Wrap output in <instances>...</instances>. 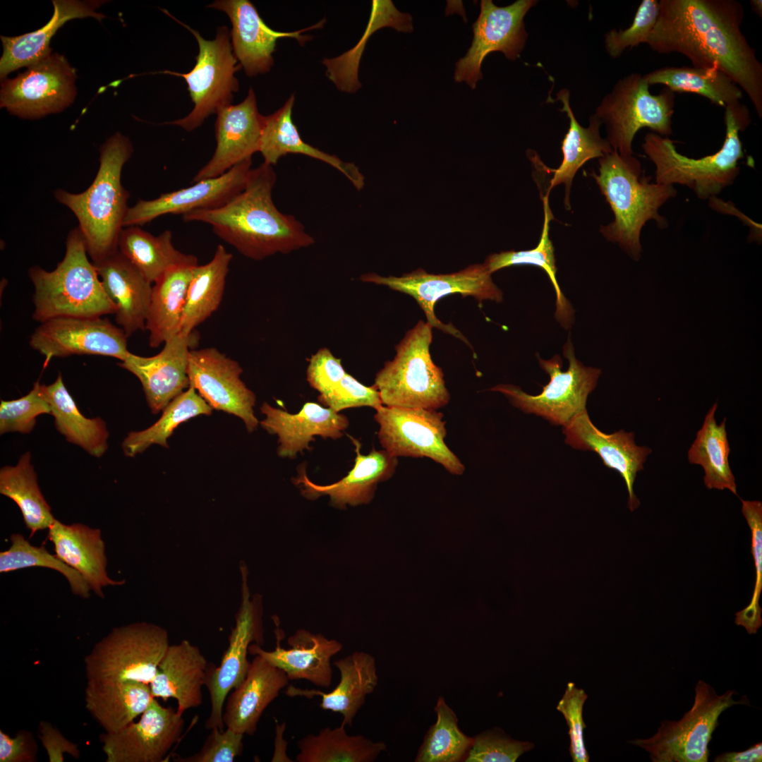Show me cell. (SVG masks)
Returning <instances> with one entry per match:
<instances>
[{
	"mask_svg": "<svg viewBox=\"0 0 762 762\" xmlns=\"http://www.w3.org/2000/svg\"><path fill=\"white\" fill-rule=\"evenodd\" d=\"M208 7L222 11L229 16L232 25L230 35L233 52L250 77L270 71L274 63L272 54L279 39L291 37L305 43L310 37L301 33L321 28L325 22L322 20L298 31L279 32L265 24L255 6L248 0L215 1Z\"/></svg>",
	"mask_w": 762,
	"mask_h": 762,
	"instance_id": "obj_23",
	"label": "cell"
},
{
	"mask_svg": "<svg viewBox=\"0 0 762 762\" xmlns=\"http://www.w3.org/2000/svg\"><path fill=\"white\" fill-rule=\"evenodd\" d=\"M133 151L127 137L114 133L100 148L99 167L87 189L80 193L62 189L54 192L56 200L69 208L78 219L92 262L118 250L119 236L129 208V193L122 186L121 172Z\"/></svg>",
	"mask_w": 762,
	"mask_h": 762,
	"instance_id": "obj_3",
	"label": "cell"
},
{
	"mask_svg": "<svg viewBox=\"0 0 762 762\" xmlns=\"http://www.w3.org/2000/svg\"><path fill=\"white\" fill-rule=\"evenodd\" d=\"M38 746L30 732L19 730L14 737L0 730V762H34Z\"/></svg>",
	"mask_w": 762,
	"mask_h": 762,
	"instance_id": "obj_58",
	"label": "cell"
},
{
	"mask_svg": "<svg viewBox=\"0 0 762 762\" xmlns=\"http://www.w3.org/2000/svg\"><path fill=\"white\" fill-rule=\"evenodd\" d=\"M265 418L260 425L271 435L278 436V455L294 459L298 452L310 449L314 436L336 440L349 426L348 418L330 408L315 402H306L297 413H290L264 402L260 407Z\"/></svg>",
	"mask_w": 762,
	"mask_h": 762,
	"instance_id": "obj_27",
	"label": "cell"
},
{
	"mask_svg": "<svg viewBox=\"0 0 762 762\" xmlns=\"http://www.w3.org/2000/svg\"><path fill=\"white\" fill-rule=\"evenodd\" d=\"M213 665L188 640L169 645L150 684L152 696L164 701L176 699L181 715L200 706L203 701L202 689Z\"/></svg>",
	"mask_w": 762,
	"mask_h": 762,
	"instance_id": "obj_28",
	"label": "cell"
},
{
	"mask_svg": "<svg viewBox=\"0 0 762 762\" xmlns=\"http://www.w3.org/2000/svg\"><path fill=\"white\" fill-rule=\"evenodd\" d=\"M197 265L195 257L169 269L153 284L145 323L151 347L164 344L179 332L188 285Z\"/></svg>",
	"mask_w": 762,
	"mask_h": 762,
	"instance_id": "obj_37",
	"label": "cell"
},
{
	"mask_svg": "<svg viewBox=\"0 0 762 762\" xmlns=\"http://www.w3.org/2000/svg\"><path fill=\"white\" fill-rule=\"evenodd\" d=\"M294 100V95H291L279 109L264 117L258 151L264 163L273 166L287 154L305 155L329 164L343 174L357 190L362 189L364 176L353 163L344 162L303 140L291 117Z\"/></svg>",
	"mask_w": 762,
	"mask_h": 762,
	"instance_id": "obj_35",
	"label": "cell"
},
{
	"mask_svg": "<svg viewBox=\"0 0 762 762\" xmlns=\"http://www.w3.org/2000/svg\"><path fill=\"white\" fill-rule=\"evenodd\" d=\"M287 643L289 648L285 649L278 643L273 651L252 643L249 653L259 655L281 669L289 681L305 679L318 687L328 688L333 676L331 658L342 650L343 645L335 639L305 629L298 630Z\"/></svg>",
	"mask_w": 762,
	"mask_h": 762,
	"instance_id": "obj_30",
	"label": "cell"
},
{
	"mask_svg": "<svg viewBox=\"0 0 762 762\" xmlns=\"http://www.w3.org/2000/svg\"><path fill=\"white\" fill-rule=\"evenodd\" d=\"M320 403L336 412L349 408L369 406L375 410L382 405L380 395L373 386H365L349 373L332 389L318 397Z\"/></svg>",
	"mask_w": 762,
	"mask_h": 762,
	"instance_id": "obj_53",
	"label": "cell"
},
{
	"mask_svg": "<svg viewBox=\"0 0 762 762\" xmlns=\"http://www.w3.org/2000/svg\"><path fill=\"white\" fill-rule=\"evenodd\" d=\"M649 86L644 75L631 73L619 80L597 107L595 114L606 126L607 140L622 156L633 155L634 138L643 128L664 137L672 133L675 92L665 87L653 95Z\"/></svg>",
	"mask_w": 762,
	"mask_h": 762,
	"instance_id": "obj_8",
	"label": "cell"
},
{
	"mask_svg": "<svg viewBox=\"0 0 762 762\" xmlns=\"http://www.w3.org/2000/svg\"><path fill=\"white\" fill-rule=\"evenodd\" d=\"M251 164L249 159L219 176L194 182L188 188L161 194L153 200H139L129 207L123 226H142L165 214L183 215L221 207L243 190Z\"/></svg>",
	"mask_w": 762,
	"mask_h": 762,
	"instance_id": "obj_21",
	"label": "cell"
},
{
	"mask_svg": "<svg viewBox=\"0 0 762 762\" xmlns=\"http://www.w3.org/2000/svg\"><path fill=\"white\" fill-rule=\"evenodd\" d=\"M536 3L534 0H518L500 7L492 0H482L480 14L473 24L471 45L466 55L456 63L454 80L466 82L475 89L483 77L482 62L490 52L499 51L507 59L516 60L528 36L524 18Z\"/></svg>",
	"mask_w": 762,
	"mask_h": 762,
	"instance_id": "obj_16",
	"label": "cell"
},
{
	"mask_svg": "<svg viewBox=\"0 0 762 762\" xmlns=\"http://www.w3.org/2000/svg\"><path fill=\"white\" fill-rule=\"evenodd\" d=\"M164 11L188 29L198 44L195 64L188 73L164 72L185 79L194 104L193 109L186 116L166 123L179 126L190 132L201 126L212 114H217L220 109L231 104L234 93L238 90L235 73L241 66L233 52L227 27H219L215 38L208 40L198 31L183 23L167 11Z\"/></svg>",
	"mask_w": 762,
	"mask_h": 762,
	"instance_id": "obj_11",
	"label": "cell"
},
{
	"mask_svg": "<svg viewBox=\"0 0 762 762\" xmlns=\"http://www.w3.org/2000/svg\"><path fill=\"white\" fill-rule=\"evenodd\" d=\"M333 665L340 672V680L331 691L326 693L319 689L289 686L285 693L290 697L309 699L320 696V707L340 713L343 717L341 725L351 727L366 696L373 693L377 685L375 660L366 652L356 651L335 660Z\"/></svg>",
	"mask_w": 762,
	"mask_h": 762,
	"instance_id": "obj_32",
	"label": "cell"
},
{
	"mask_svg": "<svg viewBox=\"0 0 762 762\" xmlns=\"http://www.w3.org/2000/svg\"><path fill=\"white\" fill-rule=\"evenodd\" d=\"M212 409L191 386L172 399L162 410L159 419L150 427L133 431L124 438V454L134 457L152 445L168 447V439L181 423L200 415H210Z\"/></svg>",
	"mask_w": 762,
	"mask_h": 762,
	"instance_id": "obj_46",
	"label": "cell"
},
{
	"mask_svg": "<svg viewBox=\"0 0 762 762\" xmlns=\"http://www.w3.org/2000/svg\"><path fill=\"white\" fill-rule=\"evenodd\" d=\"M744 16L735 0H660L646 44L659 54H682L693 67L724 72L761 118L762 64L741 30Z\"/></svg>",
	"mask_w": 762,
	"mask_h": 762,
	"instance_id": "obj_1",
	"label": "cell"
},
{
	"mask_svg": "<svg viewBox=\"0 0 762 762\" xmlns=\"http://www.w3.org/2000/svg\"><path fill=\"white\" fill-rule=\"evenodd\" d=\"M485 265H471L450 274H434L419 268L400 277H383L375 273L362 274L364 282L387 286L412 296L424 312L427 322L433 327L453 335L470 346L468 339L451 323L442 322L435 314L438 300L449 294L472 296L479 302L485 300L501 302L502 291L495 284Z\"/></svg>",
	"mask_w": 762,
	"mask_h": 762,
	"instance_id": "obj_13",
	"label": "cell"
},
{
	"mask_svg": "<svg viewBox=\"0 0 762 762\" xmlns=\"http://www.w3.org/2000/svg\"><path fill=\"white\" fill-rule=\"evenodd\" d=\"M39 739L44 748L49 762H62L67 754L79 758L78 746L66 739L61 732L47 721H40L38 727Z\"/></svg>",
	"mask_w": 762,
	"mask_h": 762,
	"instance_id": "obj_59",
	"label": "cell"
},
{
	"mask_svg": "<svg viewBox=\"0 0 762 762\" xmlns=\"http://www.w3.org/2000/svg\"><path fill=\"white\" fill-rule=\"evenodd\" d=\"M586 699L587 694L584 691L569 682L557 706V710L562 713L569 727V752L574 762L589 761L583 739V730L586 726L583 720V707Z\"/></svg>",
	"mask_w": 762,
	"mask_h": 762,
	"instance_id": "obj_54",
	"label": "cell"
},
{
	"mask_svg": "<svg viewBox=\"0 0 762 762\" xmlns=\"http://www.w3.org/2000/svg\"><path fill=\"white\" fill-rule=\"evenodd\" d=\"M545 219L540 238L537 246L533 249L521 251H504L490 255L484 265L492 274L502 268L512 265H531L542 268L548 275L556 295L555 317L562 326L569 325L573 317L572 307L564 296L556 278L555 250L549 238L550 222L553 218L548 195L543 199Z\"/></svg>",
	"mask_w": 762,
	"mask_h": 762,
	"instance_id": "obj_47",
	"label": "cell"
},
{
	"mask_svg": "<svg viewBox=\"0 0 762 762\" xmlns=\"http://www.w3.org/2000/svg\"><path fill=\"white\" fill-rule=\"evenodd\" d=\"M11 540V547L0 553L1 573L32 567L52 569L66 578L74 594L85 598L89 597L90 587L86 581L56 555L50 554L42 545H32L21 534H12Z\"/></svg>",
	"mask_w": 762,
	"mask_h": 762,
	"instance_id": "obj_49",
	"label": "cell"
},
{
	"mask_svg": "<svg viewBox=\"0 0 762 762\" xmlns=\"http://www.w3.org/2000/svg\"><path fill=\"white\" fill-rule=\"evenodd\" d=\"M591 176L615 217L613 222L600 227V232L639 260L642 253L641 231L646 222L653 220L661 229L668 226L667 220L659 212L667 201L675 197V187L651 183V177L643 174L636 157L622 156L613 150L599 158L598 174L592 172Z\"/></svg>",
	"mask_w": 762,
	"mask_h": 762,
	"instance_id": "obj_4",
	"label": "cell"
},
{
	"mask_svg": "<svg viewBox=\"0 0 762 762\" xmlns=\"http://www.w3.org/2000/svg\"><path fill=\"white\" fill-rule=\"evenodd\" d=\"M350 438L356 453L351 471L332 484L320 485L308 478L303 466L300 467L298 476L292 479V482L299 485L303 496L315 500L322 495H329L330 504L341 509L346 508L347 504H368L374 497L377 484L393 476L398 464L397 457L384 449L377 451L374 448L368 454H362L360 442L351 436Z\"/></svg>",
	"mask_w": 762,
	"mask_h": 762,
	"instance_id": "obj_26",
	"label": "cell"
},
{
	"mask_svg": "<svg viewBox=\"0 0 762 762\" xmlns=\"http://www.w3.org/2000/svg\"><path fill=\"white\" fill-rule=\"evenodd\" d=\"M659 12V1L643 0L631 25L625 30H610L605 36V47L612 58L619 57L627 48L646 43Z\"/></svg>",
	"mask_w": 762,
	"mask_h": 762,
	"instance_id": "obj_52",
	"label": "cell"
},
{
	"mask_svg": "<svg viewBox=\"0 0 762 762\" xmlns=\"http://www.w3.org/2000/svg\"><path fill=\"white\" fill-rule=\"evenodd\" d=\"M41 390L58 432L91 456L101 457L108 449L109 432L104 421L100 417L87 418L80 412L61 373L52 384L41 385Z\"/></svg>",
	"mask_w": 762,
	"mask_h": 762,
	"instance_id": "obj_38",
	"label": "cell"
},
{
	"mask_svg": "<svg viewBox=\"0 0 762 762\" xmlns=\"http://www.w3.org/2000/svg\"><path fill=\"white\" fill-rule=\"evenodd\" d=\"M87 255L84 238L77 227L68 234L64 257L54 270L39 266L29 270L35 289V320L42 323L61 317L114 314L115 306Z\"/></svg>",
	"mask_w": 762,
	"mask_h": 762,
	"instance_id": "obj_6",
	"label": "cell"
},
{
	"mask_svg": "<svg viewBox=\"0 0 762 762\" xmlns=\"http://www.w3.org/2000/svg\"><path fill=\"white\" fill-rule=\"evenodd\" d=\"M565 442L573 448L597 453L604 465L617 471L624 479L628 493V506L634 511L640 502L634 492L639 471L643 470L647 456L652 452L646 446H638L633 433L620 430L606 434L591 422L586 409L572 418L564 426Z\"/></svg>",
	"mask_w": 762,
	"mask_h": 762,
	"instance_id": "obj_25",
	"label": "cell"
},
{
	"mask_svg": "<svg viewBox=\"0 0 762 762\" xmlns=\"http://www.w3.org/2000/svg\"><path fill=\"white\" fill-rule=\"evenodd\" d=\"M76 78L75 69L65 56L52 53L16 78L3 80L0 107L29 119L60 112L75 98Z\"/></svg>",
	"mask_w": 762,
	"mask_h": 762,
	"instance_id": "obj_15",
	"label": "cell"
},
{
	"mask_svg": "<svg viewBox=\"0 0 762 762\" xmlns=\"http://www.w3.org/2000/svg\"><path fill=\"white\" fill-rule=\"evenodd\" d=\"M717 403L707 413L701 428L688 452L691 464L701 465L705 471L704 483L708 489H728L737 495L734 476L728 461L730 448L725 428L726 418L718 425L715 413Z\"/></svg>",
	"mask_w": 762,
	"mask_h": 762,
	"instance_id": "obj_44",
	"label": "cell"
},
{
	"mask_svg": "<svg viewBox=\"0 0 762 762\" xmlns=\"http://www.w3.org/2000/svg\"><path fill=\"white\" fill-rule=\"evenodd\" d=\"M754 11L761 18L762 16V1L761 0H751L750 1Z\"/></svg>",
	"mask_w": 762,
	"mask_h": 762,
	"instance_id": "obj_61",
	"label": "cell"
},
{
	"mask_svg": "<svg viewBox=\"0 0 762 762\" xmlns=\"http://www.w3.org/2000/svg\"><path fill=\"white\" fill-rule=\"evenodd\" d=\"M104 1H52L54 13L44 25L31 32L19 36H1L3 53L0 59L1 80L11 72L23 67H29L49 56L52 38L67 21L75 18L92 17L101 21L105 16L97 12Z\"/></svg>",
	"mask_w": 762,
	"mask_h": 762,
	"instance_id": "obj_33",
	"label": "cell"
},
{
	"mask_svg": "<svg viewBox=\"0 0 762 762\" xmlns=\"http://www.w3.org/2000/svg\"><path fill=\"white\" fill-rule=\"evenodd\" d=\"M93 264L127 337L145 329L152 284L119 250Z\"/></svg>",
	"mask_w": 762,
	"mask_h": 762,
	"instance_id": "obj_31",
	"label": "cell"
},
{
	"mask_svg": "<svg viewBox=\"0 0 762 762\" xmlns=\"http://www.w3.org/2000/svg\"><path fill=\"white\" fill-rule=\"evenodd\" d=\"M118 250L152 284L169 269L195 257L175 248L170 230L154 236L138 226L122 229Z\"/></svg>",
	"mask_w": 762,
	"mask_h": 762,
	"instance_id": "obj_41",
	"label": "cell"
},
{
	"mask_svg": "<svg viewBox=\"0 0 762 762\" xmlns=\"http://www.w3.org/2000/svg\"><path fill=\"white\" fill-rule=\"evenodd\" d=\"M124 331L101 317H61L35 330L30 346L43 355L44 365L56 357L97 355L123 361L131 353Z\"/></svg>",
	"mask_w": 762,
	"mask_h": 762,
	"instance_id": "obj_17",
	"label": "cell"
},
{
	"mask_svg": "<svg viewBox=\"0 0 762 762\" xmlns=\"http://www.w3.org/2000/svg\"><path fill=\"white\" fill-rule=\"evenodd\" d=\"M742 512L751 531V554L756 568V583L749 603L758 604L762 590V503L741 500Z\"/></svg>",
	"mask_w": 762,
	"mask_h": 762,
	"instance_id": "obj_57",
	"label": "cell"
},
{
	"mask_svg": "<svg viewBox=\"0 0 762 762\" xmlns=\"http://www.w3.org/2000/svg\"><path fill=\"white\" fill-rule=\"evenodd\" d=\"M169 646L167 631L147 622L113 629L85 657L87 682L150 684Z\"/></svg>",
	"mask_w": 762,
	"mask_h": 762,
	"instance_id": "obj_9",
	"label": "cell"
},
{
	"mask_svg": "<svg viewBox=\"0 0 762 762\" xmlns=\"http://www.w3.org/2000/svg\"><path fill=\"white\" fill-rule=\"evenodd\" d=\"M346 372L341 360L327 348H321L312 355L307 368V380L320 394L335 387Z\"/></svg>",
	"mask_w": 762,
	"mask_h": 762,
	"instance_id": "obj_56",
	"label": "cell"
},
{
	"mask_svg": "<svg viewBox=\"0 0 762 762\" xmlns=\"http://www.w3.org/2000/svg\"><path fill=\"white\" fill-rule=\"evenodd\" d=\"M433 328L419 320L395 346L394 358L377 373L373 385L382 405L437 410L449 403L442 370L430 353Z\"/></svg>",
	"mask_w": 762,
	"mask_h": 762,
	"instance_id": "obj_7",
	"label": "cell"
},
{
	"mask_svg": "<svg viewBox=\"0 0 762 762\" xmlns=\"http://www.w3.org/2000/svg\"><path fill=\"white\" fill-rule=\"evenodd\" d=\"M374 419L384 450L393 456L427 457L453 475H462L465 466L445 442L446 422L443 414L421 408L382 405Z\"/></svg>",
	"mask_w": 762,
	"mask_h": 762,
	"instance_id": "obj_14",
	"label": "cell"
},
{
	"mask_svg": "<svg viewBox=\"0 0 762 762\" xmlns=\"http://www.w3.org/2000/svg\"><path fill=\"white\" fill-rule=\"evenodd\" d=\"M725 109V140L710 155L690 158L679 153L668 137L646 134L642 148L655 165V183L687 186L701 200L716 197L734 183L740 171L738 162L744 157L739 132L749 126L751 119L741 102Z\"/></svg>",
	"mask_w": 762,
	"mask_h": 762,
	"instance_id": "obj_5",
	"label": "cell"
},
{
	"mask_svg": "<svg viewBox=\"0 0 762 762\" xmlns=\"http://www.w3.org/2000/svg\"><path fill=\"white\" fill-rule=\"evenodd\" d=\"M434 710L435 723L430 726L415 758L416 762H465L473 744V737L459 727L454 711L442 696H439Z\"/></svg>",
	"mask_w": 762,
	"mask_h": 762,
	"instance_id": "obj_48",
	"label": "cell"
},
{
	"mask_svg": "<svg viewBox=\"0 0 762 762\" xmlns=\"http://www.w3.org/2000/svg\"><path fill=\"white\" fill-rule=\"evenodd\" d=\"M231 260L232 255L219 244L210 262L193 268L179 332H193L217 310Z\"/></svg>",
	"mask_w": 762,
	"mask_h": 762,
	"instance_id": "obj_40",
	"label": "cell"
},
{
	"mask_svg": "<svg viewBox=\"0 0 762 762\" xmlns=\"http://www.w3.org/2000/svg\"><path fill=\"white\" fill-rule=\"evenodd\" d=\"M207 737L201 749L186 757L176 756L178 762H232L243 750V734L229 728L214 727Z\"/></svg>",
	"mask_w": 762,
	"mask_h": 762,
	"instance_id": "obj_55",
	"label": "cell"
},
{
	"mask_svg": "<svg viewBox=\"0 0 762 762\" xmlns=\"http://www.w3.org/2000/svg\"><path fill=\"white\" fill-rule=\"evenodd\" d=\"M184 725L183 715L155 698L137 722L118 732L99 736L106 762H161L177 742Z\"/></svg>",
	"mask_w": 762,
	"mask_h": 762,
	"instance_id": "obj_20",
	"label": "cell"
},
{
	"mask_svg": "<svg viewBox=\"0 0 762 762\" xmlns=\"http://www.w3.org/2000/svg\"><path fill=\"white\" fill-rule=\"evenodd\" d=\"M534 745L516 740L495 727L473 737V744L465 762H514Z\"/></svg>",
	"mask_w": 762,
	"mask_h": 762,
	"instance_id": "obj_51",
	"label": "cell"
},
{
	"mask_svg": "<svg viewBox=\"0 0 762 762\" xmlns=\"http://www.w3.org/2000/svg\"><path fill=\"white\" fill-rule=\"evenodd\" d=\"M761 761V742L742 751H731L719 754L714 759L715 762H758Z\"/></svg>",
	"mask_w": 762,
	"mask_h": 762,
	"instance_id": "obj_60",
	"label": "cell"
},
{
	"mask_svg": "<svg viewBox=\"0 0 762 762\" xmlns=\"http://www.w3.org/2000/svg\"><path fill=\"white\" fill-rule=\"evenodd\" d=\"M297 762H373L386 749L383 742H373L363 735H349L345 726L325 727L317 734H308L297 742Z\"/></svg>",
	"mask_w": 762,
	"mask_h": 762,
	"instance_id": "obj_42",
	"label": "cell"
},
{
	"mask_svg": "<svg viewBox=\"0 0 762 762\" xmlns=\"http://www.w3.org/2000/svg\"><path fill=\"white\" fill-rule=\"evenodd\" d=\"M265 116L260 114L253 88L245 99L217 112V145L212 158L194 176L193 181L219 176L235 165L251 159L259 151Z\"/></svg>",
	"mask_w": 762,
	"mask_h": 762,
	"instance_id": "obj_24",
	"label": "cell"
},
{
	"mask_svg": "<svg viewBox=\"0 0 762 762\" xmlns=\"http://www.w3.org/2000/svg\"><path fill=\"white\" fill-rule=\"evenodd\" d=\"M289 682L284 671L255 655L245 679L226 697L222 715L224 726L253 735L264 710Z\"/></svg>",
	"mask_w": 762,
	"mask_h": 762,
	"instance_id": "obj_29",
	"label": "cell"
},
{
	"mask_svg": "<svg viewBox=\"0 0 762 762\" xmlns=\"http://www.w3.org/2000/svg\"><path fill=\"white\" fill-rule=\"evenodd\" d=\"M51 414L49 403L36 382L26 395L13 400H1L0 404V434L18 432L28 434L41 414Z\"/></svg>",
	"mask_w": 762,
	"mask_h": 762,
	"instance_id": "obj_50",
	"label": "cell"
},
{
	"mask_svg": "<svg viewBox=\"0 0 762 762\" xmlns=\"http://www.w3.org/2000/svg\"><path fill=\"white\" fill-rule=\"evenodd\" d=\"M0 493L17 504L26 527L31 531L30 536L49 528L54 522L51 508L38 485L30 452L23 454L16 465L0 469Z\"/></svg>",
	"mask_w": 762,
	"mask_h": 762,
	"instance_id": "obj_45",
	"label": "cell"
},
{
	"mask_svg": "<svg viewBox=\"0 0 762 762\" xmlns=\"http://www.w3.org/2000/svg\"><path fill=\"white\" fill-rule=\"evenodd\" d=\"M556 100H560L563 104L560 111L567 114L569 128L562 143L563 159L561 164L556 169H548L549 171L554 174L548 190L557 185L564 184V202L569 208L570 189L576 171L589 159L600 158L610 152L612 149L607 139L600 136V126L602 123L595 114L590 117L589 126L585 128L579 123L570 107L569 92L567 90L560 91Z\"/></svg>",
	"mask_w": 762,
	"mask_h": 762,
	"instance_id": "obj_39",
	"label": "cell"
},
{
	"mask_svg": "<svg viewBox=\"0 0 762 762\" xmlns=\"http://www.w3.org/2000/svg\"><path fill=\"white\" fill-rule=\"evenodd\" d=\"M154 698L150 684L135 681L87 682L85 689V708L107 733L133 722Z\"/></svg>",
	"mask_w": 762,
	"mask_h": 762,
	"instance_id": "obj_36",
	"label": "cell"
},
{
	"mask_svg": "<svg viewBox=\"0 0 762 762\" xmlns=\"http://www.w3.org/2000/svg\"><path fill=\"white\" fill-rule=\"evenodd\" d=\"M649 85L661 84L673 92H690L725 108L740 102L743 92L724 72L716 68L664 67L644 75Z\"/></svg>",
	"mask_w": 762,
	"mask_h": 762,
	"instance_id": "obj_43",
	"label": "cell"
},
{
	"mask_svg": "<svg viewBox=\"0 0 762 762\" xmlns=\"http://www.w3.org/2000/svg\"><path fill=\"white\" fill-rule=\"evenodd\" d=\"M239 363L214 347L193 349L188 356L187 374L193 387L215 410L241 418L248 433L259 423L254 414L255 395L241 379Z\"/></svg>",
	"mask_w": 762,
	"mask_h": 762,
	"instance_id": "obj_18",
	"label": "cell"
},
{
	"mask_svg": "<svg viewBox=\"0 0 762 762\" xmlns=\"http://www.w3.org/2000/svg\"><path fill=\"white\" fill-rule=\"evenodd\" d=\"M563 353L569 361L566 371L562 370V361L559 355L549 360L538 356L540 366L550 376L541 393L531 395L511 384H500L490 390L501 392L524 413H534L552 424L564 426L586 409L587 397L595 389L601 370L585 366L576 359L569 339L564 346Z\"/></svg>",
	"mask_w": 762,
	"mask_h": 762,
	"instance_id": "obj_12",
	"label": "cell"
},
{
	"mask_svg": "<svg viewBox=\"0 0 762 762\" xmlns=\"http://www.w3.org/2000/svg\"><path fill=\"white\" fill-rule=\"evenodd\" d=\"M277 177L265 163L251 169L246 186L221 207L182 215L186 222L211 226L214 233L246 258L260 260L314 243L303 225L281 212L272 200Z\"/></svg>",
	"mask_w": 762,
	"mask_h": 762,
	"instance_id": "obj_2",
	"label": "cell"
},
{
	"mask_svg": "<svg viewBox=\"0 0 762 762\" xmlns=\"http://www.w3.org/2000/svg\"><path fill=\"white\" fill-rule=\"evenodd\" d=\"M262 614L260 599L250 600L247 587L244 588L241 605L236 616V624L229 637L228 648L219 665H212L205 684L211 704L210 713L205 723L207 730L214 727L224 730V705L229 694L247 675L250 664L248 660L249 646L253 642L260 646L264 643Z\"/></svg>",
	"mask_w": 762,
	"mask_h": 762,
	"instance_id": "obj_19",
	"label": "cell"
},
{
	"mask_svg": "<svg viewBox=\"0 0 762 762\" xmlns=\"http://www.w3.org/2000/svg\"><path fill=\"white\" fill-rule=\"evenodd\" d=\"M194 331L179 332L164 343L163 349L150 357L130 353L118 363L140 380L152 413H158L189 387L187 366L189 353L198 341Z\"/></svg>",
	"mask_w": 762,
	"mask_h": 762,
	"instance_id": "obj_22",
	"label": "cell"
},
{
	"mask_svg": "<svg viewBox=\"0 0 762 762\" xmlns=\"http://www.w3.org/2000/svg\"><path fill=\"white\" fill-rule=\"evenodd\" d=\"M48 530L47 538L56 555L76 570L98 596L104 598L103 586L121 583L107 576L104 543L99 529L81 524L67 525L55 519Z\"/></svg>",
	"mask_w": 762,
	"mask_h": 762,
	"instance_id": "obj_34",
	"label": "cell"
},
{
	"mask_svg": "<svg viewBox=\"0 0 762 762\" xmlns=\"http://www.w3.org/2000/svg\"><path fill=\"white\" fill-rule=\"evenodd\" d=\"M736 694L728 690L718 695L710 684L699 680L693 706L679 720H665L652 737L629 743L646 750L653 762H707L708 744L720 714L734 705L749 703L746 696L734 701L732 696Z\"/></svg>",
	"mask_w": 762,
	"mask_h": 762,
	"instance_id": "obj_10",
	"label": "cell"
}]
</instances>
